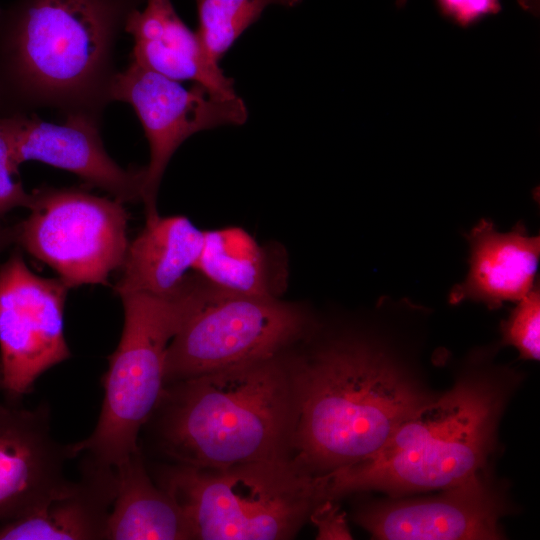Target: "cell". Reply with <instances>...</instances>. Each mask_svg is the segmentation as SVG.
Wrapping results in <instances>:
<instances>
[{
  "label": "cell",
  "instance_id": "6da1fadb",
  "mask_svg": "<svg viewBox=\"0 0 540 540\" xmlns=\"http://www.w3.org/2000/svg\"><path fill=\"white\" fill-rule=\"evenodd\" d=\"M313 331L284 352L295 402L290 453L323 475L376 452L433 396L377 338L348 331L317 340Z\"/></svg>",
  "mask_w": 540,
  "mask_h": 540
},
{
  "label": "cell",
  "instance_id": "7a4b0ae2",
  "mask_svg": "<svg viewBox=\"0 0 540 540\" xmlns=\"http://www.w3.org/2000/svg\"><path fill=\"white\" fill-rule=\"evenodd\" d=\"M144 0H15L0 13L7 114L49 108L101 118L112 102L117 41Z\"/></svg>",
  "mask_w": 540,
  "mask_h": 540
},
{
  "label": "cell",
  "instance_id": "3957f363",
  "mask_svg": "<svg viewBox=\"0 0 540 540\" xmlns=\"http://www.w3.org/2000/svg\"><path fill=\"white\" fill-rule=\"evenodd\" d=\"M295 402L284 353L165 385L143 427L171 463L291 458Z\"/></svg>",
  "mask_w": 540,
  "mask_h": 540
},
{
  "label": "cell",
  "instance_id": "277c9868",
  "mask_svg": "<svg viewBox=\"0 0 540 540\" xmlns=\"http://www.w3.org/2000/svg\"><path fill=\"white\" fill-rule=\"evenodd\" d=\"M503 375L473 370L432 398L366 458L318 475L322 497L364 491L401 495L457 485L487 464L507 399Z\"/></svg>",
  "mask_w": 540,
  "mask_h": 540
},
{
  "label": "cell",
  "instance_id": "5b68a950",
  "mask_svg": "<svg viewBox=\"0 0 540 540\" xmlns=\"http://www.w3.org/2000/svg\"><path fill=\"white\" fill-rule=\"evenodd\" d=\"M150 474L183 509L198 540L292 539L323 502L317 475L292 458L219 468L170 463Z\"/></svg>",
  "mask_w": 540,
  "mask_h": 540
},
{
  "label": "cell",
  "instance_id": "8992f818",
  "mask_svg": "<svg viewBox=\"0 0 540 540\" xmlns=\"http://www.w3.org/2000/svg\"><path fill=\"white\" fill-rule=\"evenodd\" d=\"M207 283L198 274L169 295L129 293L119 296L124 324L118 346L101 378L104 398L93 432L71 443L82 454L115 467L140 447L139 436L165 388L168 345Z\"/></svg>",
  "mask_w": 540,
  "mask_h": 540
},
{
  "label": "cell",
  "instance_id": "52a82bcc",
  "mask_svg": "<svg viewBox=\"0 0 540 540\" xmlns=\"http://www.w3.org/2000/svg\"><path fill=\"white\" fill-rule=\"evenodd\" d=\"M317 325L301 304L229 293L207 283L168 345L165 385L278 356Z\"/></svg>",
  "mask_w": 540,
  "mask_h": 540
},
{
  "label": "cell",
  "instance_id": "ba28073f",
  "mask_svg": "<svg viewBox=\"0 0 540 540\" xmlns=\"http://www.w3.org/2000/svg\"><path fill=\"white\" fill-rule=\"evenodd\" d=\"M27 209L29 215L16 224V243L53 268L69 289L110 285L129 245L122 201L43 186L31 192Z\"/></svg>",
  "mask_w": 540,
  "mask_h": 540
},
{
  "label": "cell",
  "instance_id": "9c48e42d",
  "mask_svg": "<svg viewBox=\"0 0 540 540\" xmlns=\"http://www.w3.org/2000/svg\"><path fill=\"white\" fill-rule=\"evenodd\" d=\"M110 94L112 101L134 108L149 144L150 160L144 167L142 192L146 219L158 215L162 177L186 139L218 126L242 125L248 118L246 104L237 94L215 93L198 83L188 89L132 60L116 74Z\"/></svg>",
  "mask_w": 540,
  "mask_h": 540
},
{
  "label": "cell",
  "instance_id": "30bf717a",
  "mask_svg": "<svg viewBox=\"0 0 540 540\" xmlns=\"http://www.w3.org/2000/svg\"><path fill=\"white\" fill-rule=\"evenodd\" d=\"M68 290L59 278L33 273L19 252L0 266V367L8 402L21 400L43 373L71 358L64 334Z\"/></svg>",
  "mask_w": 540,
  "mask_h": 540
},
{
  "label": "cell",
  "instance_id": "8fae6325",
  "mask_svg": "<svg viewBox=\"0 0 540 540\" xmlns=\"http://www.w3.org/2000/svg\"><path fill=\"white\" fill-rule=\"evenodd\" d=\"M482 471L436 496L368 503L354 521L384 540L500 539L504 497Z\"/></svg>",
  "mask_w": 540,
  "mask_h": 540
},
{
  "label": "cell",
  "instance_id": "7c38bea8",
  "mask_svg": "<svg viewBox=\"0 0 540 540\" xmlns=\"http://www.w3.org/2000/svg\"><path fill=\"white\" fill-rule=\"evenodd\" d=\"M73 458L71 444L53 437L48 403L24 409L0 402V526L62 491Z\"/></svg>",
  "mask_w": 540,
  "mask_h": 540
},
{
  "label": "cell",
  "instance_id": "4fadbf2b",
  "mask_svg": "<svg viewBox=\"0 0 540 540\" xmlns=\"http://www.w3.org/2000/svg\"><path fill=\"white\" fill-rule=\"evenodd\" d=\"M100 119L67 116L47 122L34 113H16L14 161H39L77 175L85 184L124 202H142L144 167L125 169L106 152Z\"/></svg>",
  "mask_w": 540,
  "mask_h": 540
},
{
  "label": "cell",
  "instance_id": "5bb4252c",
  "mask_svg": "<svg viewBox=\"0 0 540 540\" xmlns=\"http://www.w3.org/2000/svg\"><path fill=\"white\" fill-rule=\"evenodd\" d=\"M469 269L450 292L449 302H479L491 310L517 302L536 285L540 238L522 223L500 232L488 220L479 221L467 235Z\"/></svg>",
  "mask_w": 540,
  "mask_h": 540
},
{
  "label": "cell",
  "instance_id": "9a60e30c",
  "mask_svg": "<svg viewBox=\"0 0 540 540\" xmlns=\"http://www.w3.org/2000/svg\"><path fill=\"white\" fill-rule=\"evenodd\" d=\"M82 456L78 480L0 526V540H106L116 493L115 468Z\"/></svg>",
  "mask_w": 540,
  "mask_h": 540
},
{
  "label": "cell",
  "instance_id": "2e32d148",
  "mask_svg": "<svg viewBox=\"0 0 540 540\" xmlns=\"http://www.w3.org/2000/svg\"><path fill=\"white\" fill-rule=\"evenodd\" d=\"M124 32L134 41L131 60L176 81H192L232 96L233 79L203 47L196 31L179 17L172 0H144L128 16Z\"/></svg>",
  "mask_w": 540,
  "mask_h": 540
},
{
  "label": "cell",
  "instance_id": "e0dca14e",
  "mask_svg": "<svg viewBox=\"0 0 540 540\" xmlns=\"http://www.w3.org/2000/svg\"><path fill=\"white\" fill-rule=\"evenodd\" d=\"M204 231L181 215L158 214L146 219L142 231L127 247L120 278L113 286L117 295H169L177 291L199 258Z\"/></svg>",
  "mask_w": 540,
  "mask_h": 540
},
{
  "label": "cell",
  "instance_id": "ac0fdd59",
  "mask_svg": "<svg viewBox=\"0 0 540 540\" xmlns=\"http://www.w3.org/2000/svg\"><path fill=\"white\" fill-rule=\"evenodd\" d=\"M193 270L212 287L234 294L280 297L287 286L286 254L239 227L205 230Z\"/></svg>",
  "mask_w": 540,
  "mask_h": 540
},
{
  "label": "cell",
  "instance_id": "d6986e66",
  "mask_svg": "<svg viewBox=\"0 0 540 540\" xmlns=\"http://www.w3.org/2000/svg\"><path fill=\"white\" fill-rule=\"evenodd\" d=\"M115 468L106 540H193L191 523L151 476L140 447Z\"/></svg>",
  "mask_w": 540,
  "mask_h": 540
},
{
  "label": "cell",
  "instance_id": "ffe728a7",
  "mask_svg": "<svg viewBox=\"0 0 540 540\" xmlns=\"http://www.w3.org/2000/svg\"><path fill=\"white\" fill-rule=\"evenodd\" d=\"M196 33L209 54L219 63L236 40L271 5L293 8L302 0H195Z\"/></svg>",
  "mask_w": 540,
  "mask_h": 540
},
{
  "label": "cell",
  "instance_id": "44dd1931",
  "mask_svg": "<svg viewBox=\"0 0 540 540\" xmlns=\"http://www.w3.org/2000/svg\"><path fill=\"white\" fill-rule=\"evenodd\" d=\"M540 291L539 284L516 302L501 324L502 343L513 346L526 360H539Z\"/></svg>",
  "mask_w": 540,
  "mask_h": 540
},
{
  "label": "cell",
  "instance_id": "7402d4cb",
  "mask_svg": "<svg viewBox=\"0 0 540 540\" xmlns=\"http://www.w3.org/2000/svg\"><path fill=\"white\" fill-rule=\"evenodd\" d=\"M15 133L16 113L0 115V220L15 208H28L31 201L14 161Z\"/></svg>",
  "mask_w": 540,
  "mask_h": 540
},
{
  "label": "cell",
  "instance_id": "603a6c76",
  "mask_svg": "<svg viewBox=\"0 0 540 540\" xmlns=\"http://www.w3.org/2000/svg\"><path fill=\"white\" fill-rule=\"evenodd\" d=\"M440 12L461 27H469L501 10L499 0H436Z\"/></svg>",
  "mask_w": 540,
  "mask_h": 540
},
{
  "label": "cell",
  "instance_id": "cb8c5ba5",
  "mask_svg": "<svg viewBox=\"0 0 540 540\" xmlns=\"http://www.w3.org/2000/svg\"><path fill=\"white\" fill-rule=\"evenodd\" d=\"M309 520L317 527V539H352L345 513L340 511L333 500H325L316 505L310 513Z\"/></svg>",
  "mask_w": 540,
  "mask_h": 540
},
{
  "label": "cell",
  "instance_id": "d4e9b609",
  "mask_svg": "<svg viewBox=\"0 0 540 540\" xmlns=\"http://www.w3.org/2000/svg\"><path fill=\"white\" fill-rule=\"evenodd\" d=\"M13 243H16V225L3 226L0 224V253Z\"/></svg>",
  "mask_w": 540,
  "mask_h": 540
},
{
  "label": "cell",
  "instance_id": "484cf974",
  "mask_svg": "<svg viewBox=\"0 0 540 540\" xmlns=\"http://www.w3.org/2000/svg\"><path fill=\"white\" fill-rule=\"evenodd\" d=\"M7 114L5 109H4V106H3V102H2V99H1V95H0V115H5Z\"/></svg>",
  "mask_w": 540,
  "mask_h": 540
},
{
  "label": "cell",
  "instance_id": "4316f807",
  "mask_svg": "<svg viewBox=\"0 0 540 540\" xmlns=\"http://www.w3.org/2000/svg\"><path fill=\"white\" fill-rule=\"evenodd\" d=\"M407 0H396V5L398 8H402L406 4Z\"/></svg>",
  "mask_w": 540,
  "mask_h": 540
},
{
  "label": "cell",
  "instance_id": "83f0119b",
  "mask_svg": "<svg viewBox=\"0 0 540 540\" xmlns=\"http://www.w3.org/2000/svg\"><path fill=\"white\" fill-rule=\"evenodd\" d=\"M0 390H2V374H1V367H0Z\"/></svg>",
  "mask_w": 540,
  "mask_h": 540
},
{
  "label": "cell",
  "instance_id": "f1b7e54d",
  "mask_svg": "<svg viewBox=\"0 0 540 540\" xmlns=\"http://www.w3.org/2000/svg\"><path fill=\"white\" fill-rule=\"evenodd\" d=\"M2 9L0 8V13H1Z\"/></svg>",
  "mask_w": 540,
  "mask_h": 540
}]
</instances>
